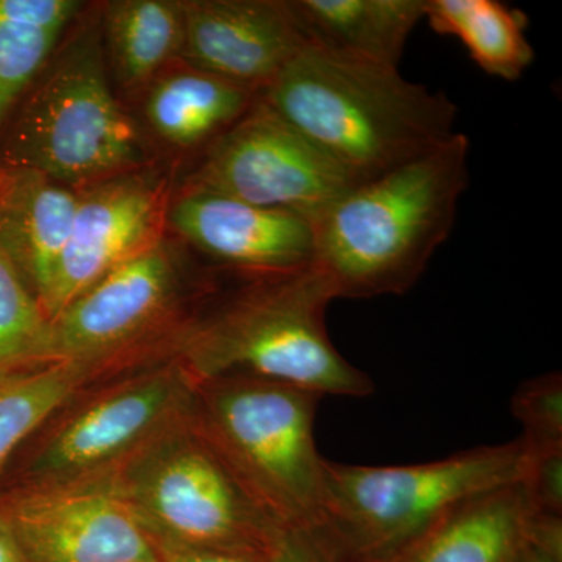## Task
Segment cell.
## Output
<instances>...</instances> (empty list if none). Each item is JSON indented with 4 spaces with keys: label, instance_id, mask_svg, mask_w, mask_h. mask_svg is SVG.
I'll return each instance as SVG.
<instances>
[{
    "label": "cell",
    "instance_id": "cell-1",
    "mask_svg": "<svg viewBox=\"0 0 562 562\" xmlns=\"http://www.w3.org/2000/svg\"><path fill=\"white\" fill-rule=\"evenodd\" d=\"M262 101L349 173L355 183L450 138L457 105L392 66L305 47L260 92Z\"/></svg>",
    "mask_w": 562,
    "mask_h": 562
},
{
    "label": "cell",
    "instance_id": "cell-2",
    "mask_svg": "<svg viewBox=\"0 0 562 562\" xmlns=\"http://www.w3.org/2000/svg\"><path fill=\"white\" fill-rule=\"evenodd\" d=\"M468 136L344 192L314 220L316 266L336 299L402 295L449 238L468 190Z\"/></svg>",
    "mask_w": 562,
    "mask_h": 562
},
{
    "label": "cell",
    "instance_id": "cell-3",
    "mask_svg": "<svg viewBox=\"0 0 562 562\" xmlns=\"http://www.w3.org/2000/svg\"><path fill=\"white\" fill-rule=\"evenodd\" d=\"M246 277V286L181 331L173 355L199 383L243 375L321 397L372 394L371 376L350 364L328 336L325 312L336 292L316 265Z\"/></svg>",
    "mask_w": 562,
    "mask_h": 562
},
{
    "label": "cell",
    "instance_id": "cell-4",
    "mask_svg": "<svg viewBox=\"0 0 562 562\" xmlns=\"http://www.w3.org/2000/svg\"><path fill=\"white\" fill-rule=\"evenodd\" d=\"M147 157L138 124L111 90L95 27L54 52L0 138V168L43 173L72 190L139 171Z\"/></svg>",
    "mask_w": 562,
    "mask_h": 562
},
{
    "label": "cell",
    "instance_id": "cell-5",
    "mask_svg": "<svg viewBox=\"0 0 562 562\" xmlns=\"http://www.w3.org/2000/svg\"><path fill=\"white\" fill-rule=\"evenodd\" d=\"M95 479L128 506L161 557L176 550H216L268 560L286 530L206 441L194 413Z\"/></svg>",
    "mask_w": 562,
    "mask_h": 562
},
{
    "label": "cell",
    "instance_id": "cell-6",
    "mask_svg": "<svg viewBox=\"0 0 562 562\" xmlns=\"http://www.w3.org/2000/svg\"><path fill=\"white\" fill-rule=\"evenodd\" d=\"M321 398L257 376H222L199 384L195 425L283 528L324 525L325 460L313 432Z\"/></svg>",
    "mask_w": 562,
    "mask_h": 562
},
{
    "label": "cell",
    "instance_id": "cell-7",
    "mask_svg": "<svg viewBox=\"0 0 562 562\" xmlns=\"http://www.w3.org/2000/svg\"><path fill=\"white\" fill-rule=\"evenodd\" d=\"M199 380L177 355L85 386L44 422L0 486L87 482L194 413Z\"/></svg>",
    "mask_w": 562,
    "mask_h": 562
},
{
    "label": "cell",
    "instance_id": "cell-8",
    "mask_svg": "<svg viewBox=\"0 0 562 562\" xmlns=\"http://www.w3.org/2000/svg\"><path fill=\"white\" fill-rule=\"evenodd\" d=\"M522 439L413 465L325 460L322 527L350 562H386L460 503L522 482Z\"/></svg>",
    "mask_w": 562,
    "mask_h": 562
},
{
    "label": "cell",
    "instance_id": "cell-9",
    "mask_svg": "<svg viewBox=\"0 0 562 562\" xmlns=\"http://www.w3.org/2000/svg\"><path fill=\"white\" fill-rule=\"evenodd\" d=\"M179 290V257L161 239L106 273L50 321V361L128 371L173 355L181 333L166 330Z\"/></svg>",
    "mask_w": 562,
    "mask_h": 562
},
{
    "label": "cell",
    "instance_id": "cell-10",
    "mask_svg": "<svg viewBox=\"0 0 562 562\" xmlns=\"http://www.w3.org/2000/svg\"><path fill=\"white\" fill-rule=\"evenodd\" d=\"M190 183L313 221L357 184L260 95L241 120L211 144Z\"/></svg>",
    "mask_w": 562,
    "mask_h": 562
},
{
    "label": "cell",
    "instance_id": "cell-11",
    "mask_svg": "<svg viewBox=\"0 0 562 562\" xmlns=\"http://www.w3.org/2000/svg\"><path fill=\"white\" fill-rule=\"evenodd\" d=\"M27 562H161L157 543L101 479L55 486H0Z\"/></svg>",
    "mask_w": 562,
    "mask_h": 562
},
{
    "label": "cell",
    "instance_id": "cell-12",
    "mask_svg": "<svg viewBox=\"0 0 562 562\" xmlns=\"http://www.w3.org/2000/svg\"><path fill=\"white\" fill-rule=\"evenodd\" d=\"M168 209L166 180L149 169L81 188L44 305L49 321L106 273L165 239Z\"/></svg>",
    "mask_w": 562,
    "mask_h": 562
},
{
    "label": "cell",
    "instance_id": "cell-13",
    "mask_svg": "<svg viewBox=\"0 0 562 562\" xmlns=\"http://www.w3.org/2000/svg\"><path fill=\"white\" fill-rule=\"evenodd\" d=\"M188 68L261 92L306 46L291 0H184Z\"/></svg>",
    "mask_w": 562,
    "mask_h": 562
},
{
    "label": "cell",
    "instance_id": "cell-14",
    "mask_svg": "<svg viewBox=\"0 0 562 562\" xmlns=\"http://www.w3.org/2000/svg\"><path fill=\"white\" fill-rule=\"evenodd\" d=\"M184 241L244 276H272L316 265L314 222L188 184L168 209Z\"/></svg>",
    "mask_w": 562,
    "mask_h": 562
},
{
    "label": "cell",
    "instance_id": "cell-15",
    "mask_svg": "<svg viewBox=\"0 0 562 562\" xmlns=\"http://www.w3.org/2000/svg\"><path fill=\"white\" fill-rule=\"evenodd\" d=\"M79 190L33 171L0 169V247L44 310Z\"/></svg>",
    "mask_w": 562,
    "mask_h": 562
},
{
    "label": "cell",
    "instance_id": "cell-16",
    "mask_svg": "<svg viewBox=\"0 0 562 562\" xmlns=\"http://www.w3.org/2000/svg\"><path fill=\"white\" fill-rule=\"evenodd\" d=\"M536 514L525 484H506L454 506L386 562H513Z\"/></svg>",
    "mask_w": 562,
    "mask_h": 562
},
{
    "label": "cell",
    "instance_id": "cell-17",
    "mask_svg": "<svg viewBox=\"0 0 562 562\" xmlns=\"http://www.w3.org/2000/svg\"><path fill=\"white\" fill-rule=\"evenodd\" d=\"M306 43L397 68L425 0H291Z\"/></svg>",
    "mask_w": 562,
    "mask_h": 562
},
{
    "label": "cell",
    "instance_id": "cell-18",
    "mask_svg": "<svg viewBox=\"0 0 562 562\" xmlns=\"http://www.w3.org/2000/svg\"><path fill=\"white\" fill-rule=\"evenodd\" d=\"M260 92L187 68L150 88L144 114L151 131L173 146L209 147L236 124ZM206 147V149H209Z\"/></svg>",
    "mask_w": 562,
    "mask_h": 562
},
{
    "label": "cell",
    "instance_id": "cell-19",
    "mask_svg": "<svg viewBox=\"0 0 562 562\" xmlns=\"http://www.w3.org/2000/svg\"><path fill=\"white\" fill-rule=\"evenodd\" d=\"M98 362L54 361L0 372V482L25 442L88 384L117 375Z\"/></svg>",
    "mask_w": 562,
    "mask_h": 562
},
{
    "label": "cell",
    "instance_id": "cell-20",
    "mask_svg": "<svg viewBox=\"0 0 562 562\" xmlns=\"http://www.w3.org/2000/svg\"><path fill=\"white\" fill-rule=\"evenodd\" d=\"M439 35L461 41L469 57L492 77L516 81L535 60L525 31L528 16L497 0H425V16Z\"/></svg>",
    "mask_w": 562,
    "mask_h": 562
},
{
    "label": "cell",
    "instance_id": "cell-21",
    "mask_svg": "<svg viewBox=\"0 0 562 562\" xmlns=\"http://www.w3.org/2000/svg\"><path fill=\"white\" fill-rule=\"evenodd\" d=\"M105 40L114 77L124 88H139L183 44V5L177 0H111L103 7Z\"/></svg>",
    "mask_w": 562,
    "mask_h": 562
},
{
    "label": "cell",
    "instance_id": "cell-22",
    "mask_svg": "<svg viewBox=\"0 0 562 562\" xmlns=\"http://www.w3.org/2000/svg\"><path fill=\"white\" fill-rule=\"evenodd\" d=\"M81 7L77 0H0V138Z\"/></svg>",
    "mask_w": 562,
    "mask_h": 562
},
{
    "label": "cell",
    "instance_id": "cell-23",
    "mask_svg": "<svg viewBox=\"0 0 562 562\" xmlns=\"http://www.w3.org/2000/svg\"><path fill=\"white\" fill-rule=\"evenodd\" d=\"M50 321L0 247V372L50 361Z\"/></svg>",
    "mask_w": 562,
    "mask_h": 562
},
{
    "label": "cell",
    "instance_id": "cell-24",
    "mask_svg": "<svg viewBox=\"0 0 562 562\" xmlns=\"http://www.w3.org/2000/svg\"><path fill=\"white\" fill-rule=\"evenodd\" d=\"M514 416L524 425L522 442L528 454L562 450V379L547 373L524 383L514 394Z\"/></svg>",
    "mask_w": 562,
    "mask_h": 562
},
{
    "label": "cell",
    "instance_id": "cell-25",
    "mask_svg": "<svg viewBox=\"0 0 562 562\" xmlns=\"http://www.w3.org/2000/svg\"><path fill=\"white\" fill-rule=\"evenodd\" d=\"M266 562H350L324 527L281 531Z\"/></svg>",
    "mask_w": 562,
    "mask_h": 562
},
{
    "label": "cell",
    "instance_id": "cell-26",
    "mask_svg": "<svg viewBox=\"0 0 562 562\" xmlns=\"http://www.w3.org/2000/svg\"><path fill=\"white\" fill-rule=\"evenodd\" d=\"M522 483L538 513L562 516V450L527 453Z\"/></svg>",
    "mask_w": 562,
    "mask_h": 562
},
{
    "label": "cell",
    "instance_id": "cell-27",
    "mask_svg": "<svg viewBox=\"0 0 562 562\" xmlns=\"http://www.w3.org/2000/svg\"><path fill=\"white\" fill-rule=\"evenodd\" d=\"M513 562H562V517L536 514L530 541Z\"/></svg>",
    "mask_w": 562,
    "mask_h": 562
},
{
    "label": "cell",
    "instance_id": "cell-28",
    "mask_svg": "<svg viewBox=\"0 0 562 562\" xmlns=\"http://www.w3.org/2000/svg\"><path fill=\"white\" fill-rule=\"evenodd\" d=\"M161 562H266L254 554L216 552V550H176L162 553Z\"/></svg>",
    "mask_w": 562,
    "mask_h": 562
},
{
    "label": "cell",
    "instance_id": "cell-29",
    "mask_svg": "<svg viewBox=\"0 0 562 562\" xmlns=\"http://www.w3.org/2000/svg\"><path fill=\"white\" fill-rule=\"evenodd\" d=\"M0 562H27L5 514L0 509Z\"/></svg>",
    "mask_w": 562,
    "mask_h": 562
}]
</instances>
